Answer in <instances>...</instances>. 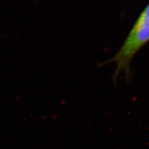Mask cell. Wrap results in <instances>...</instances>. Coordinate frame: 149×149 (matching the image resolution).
Masks as SVG:
<instances>
[{"instance_id": "6da1fadb", "label": "cell", "mask_w": 149, "mask_h": 149, "mask_svg": "<svg viewBox=\"0 0 149 149\" xmlns=\"http://www.w3.org/2000/svg\"><path fill=\"white\" fill-rule=\"evenodd\" d=\"M149 42V3L141 13L117 53L108 62L116 64L113 79L116 82L121 72L125 73L126 79L132 77L130 63L136 54Z\"/></svg>"}]
</instances>
